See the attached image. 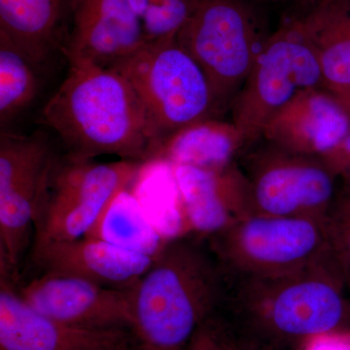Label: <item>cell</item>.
Returning a JSON list of instances; mask_svg holds the SVG:
<instances>
[{
	"label": "cell",
	"mask_w": 350,
	"mask_h": 350,
	"mask_svg": "<svg viewBox=\"0 0 350 350\" xmlns=\"http://www.w3.org/2000/svg\"><path fill=\"white\" fill-rule=\"evenodd\" d=\"M321 158L340 182L350 186V133Z\"/></svg>",
	"instance_id": "cell-27"
},
{
	"label": "cell",
	"mask_w": 350,
	"mask_h": 350,
	"mask_svg": "<svg viewBox=\"0 0 350 350\" xmlns=\"http://www.w3.org/2000/svg\"><path fill=\"white\" fill-rule=\"evenodd\" d=\"M350 133V116L323 87L301 92L269 122L265 142L301 155L323 157Z\"/></svg>",
	"instance_id": "cell-15"
},
{
	"label": "cell",
	"mask_w": 350,
	"mask_h": 350,
	"mask_svg": "<svg viewBox=\"0 0 350 350\" xmlns=\"http://www.w3.org/2000/svg\"><path fill=\"white\" fill-rule=\"evenodd\" d=\"M186 350H227L222 312L216 313L200 327Z\"/></svg>",
	"instance_id": "cell-25"
},
{
	"label": "cell",
	"mask_w": 350,
	"mask_h": 350,
	"mask_svg": "<svg viewBox=\"0 0 350 350\" xmlns=\"http://www.w3.org/2000/svg\"><path fill=\"white\" fill-rule=\"evenodd\" d=\"M71 10L68 59L111 68L150 43L129 0H71Z\"/></svg>",
	"instance_id": "cell-12"
},
{
	"label": "cell",
	"mask_w": 350,
	"mask_h": 350,
	"mask_svg": "<svg viewBox=\"0 0 350 350\" xmlns=\"http://www.w3.org/2000/svg\"><path fill=\"white\" fill-rule=\"evenodd\" d=\"M222 312L239 328L280 350L350 333L347 283L333 255L266 276H230Z\"/></svg>",
	"instance_id": "cell-1"
},
{
	"label": "cell",
	"mask_w": 350,
	"mask_h": 350,
	"mask_svg": "<svg viewBox=\"0 0 350 350\" xmlns=\"http://www.w3.org/2000/svg\"><path fill=\"white\" fill-rule=\"evenodd\" d=\"M105 350H145L144 347L138 344L137 340L129 344L118 345V347H111V349Z\"/></svg>",
	"instance_id": "cell-28"
},
{
	"label": "cell",
	"mask_w": 350,
	"mask_h": 350,
	"mask_svg": "<svg viewBox=\"0 0 350 350\" xmlns=\"http://www.w3.org/2000/svg\"><path fill=\"white\" fill-rule=\"evenodd\" d=\"M68 61V75L41 114L43 123L61 138L66 157L153 160L163 138L128 80L112 68Z\"/></svg>",
	"instance_id": "cell-2"
},
{
	"label": "cell",
	"mask_w": 350,
	"mask_h": 350,
	"mask_svg": "<svg viewBox=\"0 0 350 350\" xmlns=\"http://www.w3.org/2000/svg\"><path fill=\"white\" fill-rule=\"evenodd\" d=\"M268 36L245 0H199L176 39L206 73L223 110L231 107Z\"/></svg>",
	"instance_id": "cell-6"
},
{
	"label": "cell",
	"mask_w": 350,
	"mask_h": 350,
	"mask_svg": "<svg viewBox=\"0 0 350 350\" xmlns=\"http://www.w3.org/2000/svg\"><path fill=\"white\" fill-rule=\"evenodd\" d=\"M250 183L253 213L325 218L340 180L321 157L265 144L239 163Z\"/></svg>",
	"instance_id": "cell-9"
},
{
	"label": "cell",
	"mask_w": 350,
	"mask_h": 350,
	"mask_svg": "<svg viewBox=\"0 0 350 350\" xmlns=\"http://www.w3.org/2000/svg\"><path fill=\"white\" fill-rule=\"evenodd\" d=\"M269 350H280V349H276V347H273V345H271V347H269Z\"/></svg>",
	"instance_id": "cell-31"
},
{
	"label": "cell",
	"mask_w": 350,
	"mask_h": 350,
	"mask_svg": "<svg viewBox=\"0 0 350 350\" xmlns=\"http://www.w3.org/2000/svg\"><path fill=\"white\" fill-rule=\"evenodd\" d=\"M229 275L206 239H170L131 288V332L145 350H186L222 310Z\"/></svg>",
	"instance_id": "cell-3"
},
{
	"label": "cell",
	"mask_w": 350,
	"mask_h": 350,
	"mask_svg": "<svg viewBox=\"0 0 350 350\" xmlns=\"http://www.w3.org/2000/svg\"><path fill=\"white\" fill-rule=\"evenodd\" d=\"M142 162L55 159L33 221L31 253L86 237L107 204L130 187Z\"/></svg>",
	"instance_id": "cell-7"
},
{
	"label": "cell",
	"mask_w": 350,
	"mask_h": 350,
	"mask_svg": "<svg viewBox=\"0 0 350 350\" xmlns=\"http://www.w3.org/2000/svg\"><path fill=\"white\" fill-rule=\"evenodd\" d=\"M131 188L145 211L153 209L150 216L153 223L155 217H160L158 229L167 241L188 236L174 165L159 159L147 161L142 163Z\"/></svg>",
	"instance_id": "cell-21"
},
{
	"label": "cell",
	"mask_w": 350,
	"mask_h": 350,
	"mask_svg": "<svg viewBox=\"0 0 350 350\" xmlns=\"http://www.w3.org/2000/svg\"><path fill=\"white\" fill-rule=\"evenodd\" d=\"M327 236L334 259L350 284V186L340 182L325 216Z\"/></svg>",
	"instance_id": "cell-24"
},
{
	"label": "cell",
	"mask_w": 350,
	"mask_h": 350,
	"mask_svg": "<svg viewBox=\"0 0 350 350\" xmlns=\"http://www.w3.org/2000/svg\"><path fill=\"white\" fill-rule=\"evenodd\" d=\"M86 237L154 258L169 241L152 222L131 186L113 198Z\"/></svg>",
	"instance_id": "cell-20"
},
{
	"label": "cell",
	"mask_w": 350,
	"mask_h": 350,
	"mask_svg": "<svg viewBox=\"0 0 350 350\" xmlns=\"http://www.w3.org/2000/svg\"><path fill=\"white\" fill-rule=\"evenodd\" d=\"M338 100L340 101L342 107L345 108V110H347L350 116V94H349V96H344V98H338Z\"/></svg>",
	"instance_id": "cell-29"
},
{
	"label": "cell",
	"mask_w": 350,
	"mask_h": 350,
	"mask_svg": "<svg viewBox=\"0 0 350 350\" xmlns=\"http://www.w3.org/2000/svg\"><path fill=\"white\" fill-rule=\"evenodd\" d=\"M125 329H85L62 323L31 308L14 282H0V350H105L135 342Z\"/></svg>",
	"instance_id": "cell-13"
},
{
	"label": "cell",
	"mask_w": 350,
	"mask_h": 350,
	"mask_svg": "<svg viewBox=\"0 0 350 350\" xmlns=\"http://www.w3.org/2000/svg\"><path fill=\"white\" fill-rule=\"evenodd\" d=\"M174 169L188 234L208 239L253 214L250 183L239 163L221 169Z\"/></svg>",
	"instance_id": "cell-14"
},
{
	"label": "cell",
	"mask_w": 350,
	"mask_h": 350,
	"mask_svg": "<svg viewBox=\"0 0 350 350\" xmlns=\"http://www.w3.org/2000/svg\"><path fill=\"white\" fill-rule=\"evenodd\" d=\"M56 156L38 133L0 137V260L12 278Z\"/></svg>",
	"instance_id": "cell-10"
},
{
	"label": "cell",
	"mask_w": 350,
	"mask_h": 350,
	"mask_svg": "<svg viewBox=\"0 0 350 350\" xmlns=\"http://www.w3.org/2000/svg\"><path fill=\"white\" fill-rule=\"evenodd\" d=\"M111 68L133 88L163 142L220 111L206 73L176 38L148 43Z\"/></svg>",
	"instance_id": "cell-5"
},
{
	"label": "cell",
	"mask_w": 350,
	"mask_h": 350,
	"mask_svg": "<svg viewBox=\"0 0 350 350\" xmlns=\"http://www.w3.org/2000/svg\"><path fill=\"white\" fill-rule=\"evenodd\" d=\"M259 1H286V0H259Z\"/></svg>",
	"instance_id": "cell-30"
},
{
	"label": "cell",
	"mask_w": 350,
	"mask_h": 350,
	"mask_svg": "<svg viewBox=\"0 0 350 350\" xmlns=\"http://www.w3.org/2000/svg\"><path fill=\"white\" fill-rule=\"evenodd\" d=\"M18 293L36 312L68 325L131 331L129 289L105 287L73 276L42 273Z\"/></svg>",
	"instance_id": "cell-11"
},
{
	"label": "cell",
	"mask_w": 350,
	"mask_h": 350,
	"mask_svg": "<svg viewBox=\"0 0 350 350\" xmlns=\"http://www.w3.org/2000/svg\"><path fill=\"white\" fill-rule=\"evenodd\" d=\"M227 350H269L271 345L239 328L223 313Z\"/></svg>",
	"instance_id": "cell-26"
},
{
	"label": "cell",
	"mask_w": 350,
	"mask_h": 350,
	"mask_svg": "<svg viewBox=\"0 0 350 350\" xmlns=\"http://www.w3.org/2000/svg\"><path fill=\"white\" fill-rule=\"evenodd\" d=\"M248 146L232 122L207 118L174 131L165 138L155 159L172 165L221 169L239 163Z\"/></svg>",
	"instance_id": "cell-18"
},
{
	"label": "cell",
	"mask_w": 350,
	"mask_h": 350,
	"mask_svg": "<svg viewBox=\"0 0 350 350\" xmlns=\"http://www.w3.org/2000/svg\"><path fill=\"white\" fill-rule=\"evenodd\" d=\"M36 66L8 38L0 36V123L12 121L38 94Z\"/></svg>",
	"instance_id": "cell-22"
},
{
	"label": "cell",
	"mask_w": 350,
	"mask_h": 350,
	"mask_svg": "<svg viewBox=\"0 0 350 350\" xmlns=\"http://www.w3.org/2000/svg\"><path fill=\"white\" fill-rule=\"evenodd\" d=\"M149 42L176 38L199 0H129Z\"/></svg>",
	"instance_id": "cell-23"
},
{
	"label": "cell",
	"mask_w": 350,
	"mask_h": 350,
	"mask_svg": "<svg viewBox=\"0 0 350 350\" xmlns=\"http://www.w3.org/2000/svg\"><path fill=\"white\" fill-rule=\"evenodd\" d=\"M43 273L82 278L105 287L129 289L155 258L101 239L84 238L46 246L32 254Z\"/></svg>",
	"instance_id": "cell-16"
},
{
	"label": "cell",
	"mask_w": 350,
	"mask_h": 350,
	"mask_svg": "<svg viewBox=\"0 0 350 350\" xmlns=\"http://www.w3.org/2000/svg\"><path fill=\"white\" fill-rule=\"evenodd\" d=\"M206 239L230 276L282 275L332 255L321 217L253 213Z\"/></svg>",
	"instance_id": "cell-8"
},
{
	"label": "cell",
	"mask_w": 350,
	"mask_h": 350,
	"mask_svg": "<svg viewBox=\"0 0 350 350\" xmlns=\"http://www.w3.org/2000/svg\"><path fill=\"white\" fill-rule=\"evenodd\" d=\"M347 289H349V299H350V284L349 286H347Z\"/></svg>",
	"instance_id": "cell-32"
},
{
	"label": "cell",
	"mask_w": 350,
	"mask_h": 350,
	"mask_svg": "<svg viewBox=\"0 0 350 350\" xmlns=\"http://www.w3.org/2000/svg\"><path fill=\"white\" fill-rule=\"evenodd\" d=\"M66 0H0V36L8 38L38 68L64 50Z\"/></svg>",
	"instance_id": "cell-19"
},
{
	"label": "cell",
	"mask_w": 350,
	"mask_h": 350,
	"mask_svg": "<svg viewBox=\"0 0 350 350\" xmlns=\"http://www.w3.org/2000/svg\"><path fill=\"white\" fill-rule=\"evenodd\" d=\"M319 87H323V77L312 43L298 17L286 18L269 34L232 100V122L250 148L285 105L301 92Z\"/></svg>",
	"instance_id": "cell-4"
},
{
	"label": "cell",
	"mask_w": 350,
	"mask_h": 350,
	"mask_svg": "<svg viewBox=\"0 0 350 350\" xmlns=\"http://www.w3.org/2000/svg\"><path fill=\"white\" fill-rule=\"evenodd\" d=\"M319 59L323 87L350 94V0H308L297 16Z\"/></svg>",
	"instance_id": "cell-17"
}]
</instances>
